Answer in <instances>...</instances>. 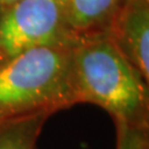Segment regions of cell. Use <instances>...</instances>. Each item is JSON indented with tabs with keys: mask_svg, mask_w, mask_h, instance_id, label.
Segmentation results:
<instances>
[{
	"mask_svg": "<svg viewBox=\"0 0 149 149\" xmlns=\"http://www.w3.org/2000/svg\"><path fill=\"white\" fill-rule=\"evenodd\" d=\"M76 104L103 108L115 124L149 127V82L107 33L81 38L72 50Z\"/></svg>",
	"mask_w": 149,
	"mask_h": 149,
	"instance_id": "1",
	"label": "cell"
},
{
	"mask_svg": "<svg viewBox=\"0 0 149 149\" xmlns=\"http://www.w3.org/2000/svg\"><path fill=\"white\" fill-rule=\"evenodd\" d=\"M74 44L32 49L0 64V120L51 116L76 104Z\"/></svg>",
	"mask_w": 149,
	"mask_h": 149,
	"instance_id": "2",
	"label": "cell"
},
{
	"mask_svg": "<svg viewBox=\"0 0 149 149\" xmlns=\"http://www.w3.org/2000/svg\"><path fill=\"white\" fill-rule=\"evenodd\" d=\"M76 41L55 0H18L0 9V64L32 49Z\"/></svg>",
	"mask_w": 149,
	"mask_h": 149,
	"instance_id": "3",
	"label": "cell"
},
{
	"mask_svg": "<svg viewBox=\"0 0 149 149\" xmlns=\"http://www.w3.org/2000/svg\"><path fill=\"white\" fill-rule=\"evenodd\" d=\"M106 33L119 52L149 82L148 0H124Z\"/></svg>",
	"mask_w": 149,
	"mask_h": 149,
	"instance_id": "4",
	"label": "cell"
},
{
	"mask_svg": "<svg viewBox=\"0 0 149 149\" xmlns=\"http://www.w3.org/2000/svg\"><path fill=\"white\" fill-rule=\"evenodd\" d=\"M124 0H65L64 18L72 36L81 38L106 33Z\"/></svg>",
	"mask_w": 149,
	"mask_h": 149,
	"instance_id": "5",
	"label": "cell"
},
{
	"mask_svg": "<svg viewBox=\"0 0 149 149\" xmlns=\"http://www.w3.org/2000/svg\"><path fill=\"white\" fill-rule=\"evenodd\" d=\"M48 115L0 120V149H37Z\"/></svg>",
	"mask_w": 149,
	"mask_h": 149,
	"instance_id": "6",
	"label": "cell"
},
{
	"mask_svg": "<svg viewBox=\"0 0 149 149\" xmlns=\"http://www.w3.org/2000/svg\"><path fill=\"white\" fill-rule=\"evenodd\" d=\"M116 149H149V127L115 124Z\"/></svg>",
	"mask_w": 149,
	"mask_h": 149,
	"instance_id": "7",
	"label": "cell"
},
{
	"mask_svg": "<svg viewBox=\"0 0 149 149\" xmlns=\"http://www.w3.org/2000/svg\"><path fill=\"white\" fill-rule=\"evenodd\" d=\"M16 1H18V0H0V9L12 5V3H15Z\"/></svg>",
	"mask_w": 149,
	"mask_h": 149,
	"instance_id": "8",
	"label": "cell"
},
{
	"mask_svg": "<svg viewBox=\"0 0 149 149\" xmlns=\"http://www.w3.org/2000/svg\"><path fill=\"white\" fill-rule=\"evenodd\" d=\"M55 1H58L60 5H61L64 8V3H65V0H55Z\"/></svg>",
	"mask_w": 149,
	"mask_h": 149,
	"instance_id": "9",
	"label": "cell"
}]
</instances>
